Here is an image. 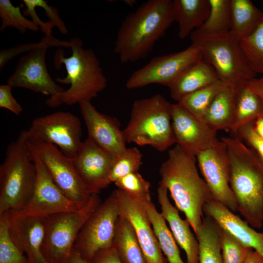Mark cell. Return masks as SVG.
Wrapping results in <instances>:
<instances>
[{
    "mask_svg": "<svg viewBox=\"0 0 263 263\" xmlns=\"http://www.w3.org/2000/svg\"><path fill=\"white\" fill-rule=\"evenodd\" d=\"M120 208L115 190L101 202L87 219L74 249L89 262L98 252L112 247Z\"/></svg>",
    "mask_w": 263,
    "mask_h": 263,
    "instance_id": "obj_11",
    "label": "cell"
},
{
    "mask_svg": "<svg viewBox=\"0 0 263 263\" xmlns=\"http://www.w3.org/2000/svg\"><path fill=\"white\" fill-rule=\"evenodd\" d=\"M227 85L218 80L185 96L177 103L193 116L203 121L206 111L215 96Z\"/></svg>",
    "mask_w": 263,
    "mask_h": 263,
    "instance_id": "obj_31",
    "label": "cell"
},
{
    "mask_svg": "<svg viewBox=\"0 0 263 263\" xmlns=\"http://www.w3.org/2000/svg\"><path fill=\"white\" fill-rule=\"evenodd\" d=\"M27 136L58 147L68 158L73 159L83 142L81 123L74 114L59 111L34 119Z\"/></svg>",
    "mask_w": 263,
    "mask_h": 263,
    "instance_id": "obj_12",
    "label": "cell"
},
{
    "mask_svg": "<svg viewBox=\"0 0 263 263\" xmlns=\"http://www.w3.org/2000/svg\"><path fill=\"white\" fill-rule=\"evenodd\" d=\"M142 155L137 148H126L115 158L110 175L111 183L129 174L138 172L142 164Z\"/></svg>",
    "mask_w": 263,
    "mask_h": 263,
    "instance_id": "obj_36",
    "label": "cell"
},
{
    "mask_svg": "<svg viewBox=\"0 0 263 263\" xmlns=\"http://www.w3.org/2000/svg\"><path fill=\"white\" fill-rule=\"evenodd\" d=\"M88 137L115 158L126 149L123 131L116 117L98 112L91 101L79 103Z\"/></svg>",
    "mask_w": 263,
    "mask_h": 263,
    "instance_id": "obj_19",
    "label": "cell"
},
{
    "mask_svg": "<svg viewBox=\"0 0 263 263\" xmlns=\"http://www.w3.org/2000/svg\"><path fill=\"white\" fill-rule=\"evenodd\" d=\"M248 85L254 92L263 98V76L248 81Z\"/></svg>",
    "mask_w": 263,
    "mask_h": 263,
    "instance_id": "obj_45",
    "label": "cell"
},
{
    "mask_svg": "<svg viewBox=\"0 0 263 263\" xmlns=\"http://www.w3.org/2000/svg\"><path fill=\"white\" fill-rule=\"evenodd\" d=\"M234 86L227 85L215 96L206 111L203 121L217 132H230L235 114Z\"/></svg>",
    "mask_w": 263,
    "mask_h": 263,
    "instance_id": "obj_26",
    "label": "cell"
},
{
    "mask_svg": "<svg viewBox=\"0 0 263 263\" xmlns=\"http://www.w3.org/2000/svg\"><path fill=\"white\" fill-rule=\"evenodd\" d=\"M30 154L36 167V186L29 201L21 210L17 211L24 215L45 217L82 209L84 206L68 199L55 183L42 162Z\"/></svg>",
    "mask_w": 263,
    "mask_h": 263,
    "instance_id": "obj_15",
    "label": "cell"
},
{
    "mask_svg": "<svg viewBox=\"0 0 263 263\" xmlns=\"http://www.w3.org/2000/svg\"><path fill=\"white\" fill-rule=\"evenodd\" d=\"M157 192L161 213L168 223L176 243L185 252L187 263H199V244L190 228V224L181 218L179 210L170 202L167 188L159 186Z\"/></svg>",
    "mask_w": 263,
    "mask_h": 263,
    "instance_id": "obj_22",
    "label": "cell"
},
{
    "mask_svg": "<svg viewBox=\"0 0 263 263\" xmlns=\"http://www.w3.org/2000/svg\"><path fill=\"white\" fill-rule=\"evenodd\" d=\"M12 88L8 84L0 86V108L8 109L15 114L19 115L23 110L12 94Z\"/></svg>",
    "mask_w": 263,
    "mask_h": 263,
    "instance_id": "obj_40",
    "label": "cell"
},
{
    "mask_svg": "<svg viewBox=\"0 0 263 263\" xmlns=\"http://www.w3.org/2000/svg\"><path fill=\"white\" fill-rule=\"evenodd\" d=\"M201 58L199 51L192 44L178 52L153 57L131 75L126 87L134 89L157 84L169 87L184 70Z\"/></svg>",
    "mask_w": 263,
    "mask_h": 263,
    "instance_id": "obj_13",
    "label": "cell"
},
{
    "mask_svg": "<svg viewBox=\"0 0 263 263\" xmlns=\"http://www.w3.org/2000/svg\"><path fill=\"white\" fill-rule=\"evenodd\" d=\"M220 80L213 67L202 58L184 70L168 87L177 102L185 96Z\"/></svg>",
    "mask_w": 263,
    "mask_h": 263,
    "instance_id": "obj_23",
    "label": "cell"
},
{
    "mask_svg": "<svg viewBox=\"0 0 263 263\" xmlns=\"http://www.w3.org/2000/svg\"><path fill=\"white\" fill-rule=\"evenodd\" d=\"M53 46L70 47V42L60 41L52 36L44 37L37 47L20 57L7 84L50 96L63 92L65 89L52 78L46 65L47 50Z\"/></svg>",
    "mask_w": 263,
    "mask_h": 263,
    "instance_id": "obj_10",
    "label": "cell"
},
{
    "mask_svg": "<svg viewBox=\"0 0 263 263\" xmlns=\"http://www.w3.org/2000/svg\"><path fill=\"white\" fill-rule=\"evenodd\" d=\"M70 42L71 56L65 57L63 50H59L54 56L56 67L58 68L63 64L67 72L64 78H57L56 81L70 84V87L46 100L45 104L50 108L91 101L107 86V79L93 50L83 48V42L79 38H71Z\"/></svg>",
    "mask_w": 263,
    "mask_h": 263,
    "instance_id": "obj_4",
    "label": "cell"
},
{
    "mask_svg": "<svg viewBox=\"0 0 263 263\" xmlns=\"http://www.w3.org/2000/svg\"><path fill=\"white\" fill-rule=\"evenodd\" d=\"M37 169L27 145L26 131L7 147L0 166V215L19 211L30 200L36 186Z\"/></svg>",
    "mask_w": 263,
    "mask_h": 263,
    "instance_id": "obj_6",
    "label": "cell"
},
{
    "mask_svg": "<svg viewBox=\"0 0 263 263\" xmlns=\"http://www.w3.org/2000/svg\"><path fill=\"white\" fill-rule=\"evenodd\" d=\"M101 201L93 193L82 209L50 215L44 218L42 253L49 263H68L81 228Z\"/></svg>",
    "mask_w": 263,
    "mask_h": 263,
    "instance_id": "obj_8",
    "label": "cell"
},
{
    "mask_svg": "<svg viewBox=\"0 0 263 263\" xmlns=\"http://www.w3.org/2000/svg\"><path fill=\"white\" fill-rule=\"evenodd\" d=\"M230 30L240 42L250 35L263 18V12L250 0H230Z\"/></svg>",
    "mask_w": 263,
    "mask_h": 263,
    "instance_id": "obj_27",
    "label": "cell"
},
{
    "mask_svg": "<svg viewBox=\"0 0 263 263\" xmlns=\"http://www.w3.org/2000/svg\"><path fill=\"white\" fill-rule=\"evenodd\" d=\"M118 189L141 200H151L150 184L138 172L131 173L116 182Z\"/></svg>",
    "mask_w": 263,
    "mask_h": 263,
    "instance_id": "obj_38",
    "label": "cell"
},
{
    "mask_svg": "<svg viewBox=\"0 0 263 263\" xmlns=\"http://www.w3.org/2000/svg\"><path fill=\"white\" fill-rule=\"evenodd\" d=\"M196 159L213 199L237 211V202L229 184L230 161L225 144L218 140L198 153Z\"/></svg>",
    "mask_w": 263,
    "mask_h": 263,
    "instance_id": "obj_14",
    "label": "cell"
},
{
    "mask_svg": "<svg viewBox=\"0 0 263 263\" xmlns=\"http://www.w3.org/2000/svg\"><path fill=\"white\" fill-rule=\"evenodd\" d=\"M0 263H29L11 236L5 213L0 215Z\"/></svg>",
    "mask_w": 263,
    "mask_h": 263,
    "instance_id": "obj_35",
    "label": "cell"
},
{
    "mask_svg": "<svg viewBox=\"0 0 263 263\" xmlns=\"http://www.w3.org/2000/svg\"><path fill=\"white\" fill-rule=\"evenodd\" d=\"M210 11L208 0H173V21L178 25V36L184 39L199 29L207 19Z\"/></svg>",
    "mask_w": 263,
    "mask_h": 263,
    "instance_id": "obj_24",
    "label": "cell"
},
{
    "mask_svg": "<svg viewBox=\"0 0 263 263\" xmlns=\"http://www.w3.org/2000/svg\"><path fill=\"white\" fill-rule=\"evenodd\" d=\"M235 114L230 132L235 134L240 127L263 118V98L254 92L248 81H242L234 86Z\"/></svg>",
    "mask_w": 263,
    "mask_h": 263,
    "instance_id": "obj_25",
    "label": "cell"
},
{
    "mask_svg": "<svg viewBox=\"0 0 263 263\" xmlns=\"http://www.w3.org/2000/svg\"><path fill=\"white\" fill-rule=\"evenodd\" d=\"M27 145L29 152L42 162L64 195L71 201L85 206L93 193L79 177L73 160L65 155L56 146L30 138L27 134Z\"/></svg>",
    "mask_w": 263,
    "mask_h": 263,
    "instance_id": "obj_9",
    "label": "cell"
},
{
    "mask_svg": "<svg viewBox=\"0 0 263 263\" xmlns=\"http://www.w3.org/2000/svg\"><path fill=\"white\" fill-rule=\"evenodd\" d=\"M38 45V43H26L1 50L0 52V70L3 69L6 64L16 56L24 52H29L37 47Z\"/></svg>",
    "mask_w": 263,
    "mask_h": 263,
    "instance_id": "obj_43",
    "label": "cell"
},
{
    "mask_svg": "<svg viewBox=\"0 0 263 263\" xmlns=\"http://www.w3.org/2000/svg\"><path fill=\"white\" fill-rule=\"evenodd\" d=\"M244 263H263V257L258 252L252 249L248 254Z\"/></svg>",
    "mask_w": 263,
    "mask_h": 263,
    "instance_id": "obj_46",
    "label": "cell"
},
{
    "mask_svg": "<svg viewBox=\"0 0 263 263\" xmlns=\"http://www.w3.org/2000/svg\"><path fill=\"white\" fill-rule=\"evenodd\" d=\"M172 0H149L129 14L117 33L114 52L123 63L146 57L173 21Z\"/></svg>",
    "mask_w": 263,
    "mask_h": 263,
    "instance_id": "obj_2",
    "label": "cell"
},
{
    "mask_svg": "<svg viewBox=\"0 0 263 263\" xmlns=\"http://www.w3.org/2000/svg\"><path fill=\"white\" fill-rule=\"evenodd\" d=\"M160 248L169 263H186L181 259L177 243L166 221L151 200H142Z\"/></svg>",
    "mask_w": 263,
    "mask_h": 263,
    "instance_id": "obj_30",
    "label": "cell"
},
{
    "mask_svg": "<svg viewBox=\"0 0 263 263\" xmlns=\"http://www.w3.org/2000/svg\"><path fill=\"white\" fill-rule=\"evenodd\" d=\"M171 104L160 94L135 100L129 121L123 130L126 143L149 146L160 152L176 144L171 123Z\"/></svg>",
    "mask_w": 263,
    "mask_h": 263,
    "instance_id": "obj_5",
    "label": "cell"
},
{
    "mask_svg": "<svg viewBox=\"0 0 263 263\" xmlns=\"http://www.w3.org/2000/svg\"><path fill=\"white\" fill-rule=\"evenodd\" d=\"M240 43L253 71L263 75V18L253 32Z\"/></svg>",
    "mask_w": 263,
    "mask_h": 263,
    "instance_id": "obj_34",
    "label": "cell"
},
{
    "mask_svg": "<svg viewBox=\"0 0 263 263\" xmlns=\"http://www.w3.org/2000/svg\"><path fill=\"white\" fill-rule=\"evenodd\" d=\"M191 44L199 51L202 58L215 71L219 78L235 86L242 81H250L257 74L251 68L240 43L230 32L206 35L198 30L189 36Z\"/></svg>",
    "mask_w": 263,
    "mask_h": 263,
    "instance_id": "obj_7",
    "label": "cell"
},
{
    "mask_svg": "<svg viewBox=\"0 0 263 263\" xmlns=\"http://www.w3.org/2000/svg\"><path fill=\"white\" fill-rule=\"evenodd\" d=\"M68 263H89V262L84 259L77 251L73 248Z\"/></svg>",
    "mask_w": 263,
    "mask_h": 263,
    "instance_id": "obj_47",
    "label": "cell"
},
{
    "mask_svg": "<svg viewBox=\"0 0 263 263\" xmlns=\"http://www.w3.org/2000/svg\"><path fill=\"white\" fill-rule=\"evenodd\" d=\"M204 212L243 244L263 257V232L254 229L246 221L215 200H212L205 204Z\"/></svg>",
    "mask_w": 263,
    "mask_h": 263,
    "instance_id": "obj_21",
    "label": "cell"
},
{
    "mask_svg": "<svg viewBox=\"0 0 263 263\" xmlns=\"http://www.w3.org/2000/svg\"><path fill=\"white\" fill-rule=\"evenodd\" d=\"M22 2L26 6V8L23 11L24 16H30L32 20L36 23L45 35V36H50L51 35L52 30L55 27L54 25L51 22H43L37 15L36 12L37 7L34 4L33 0H23Z\"/></svg>",
    "mask_w": 263,
    "mask_h": 263,
    "instance_id": "obj_41",
    "label": "cell"
},
{
    "mask_svg": "<svg viewBox=\"0 0 263 263\" xmlns=\"http://www.w3.org/2000/svg\"><path fill=\"white\" fill-rule=\"evenodd\" d=\"M220 238L223 263H244L252 249L243 244L220 227Z\"/></svg>",
    "mask_w": 263,
    "mask_h": 263,
    "instance_id": "obj_37",
    "label": "cell"
},
{
    "mask_svg": "<svg viewBox=\"0 0 263 263\" xmlns=\"http://www.w3.org/2000/svg\"><path fill=\"white\" fill-rule=\"evenodd\" d=\"M230 161L229 184L237 211L252 227L263 225V165L238 137H223Z\"/></svg>",
    "mask_w": 263,
    "mask_h": 263,
    "instance_id": "obj_3",
    "label": "cell"
},
{
    "mask_svg": "<svg viewBox=\"0 0 263 263\" xmlns=\"http://www.w3.org/2000/svg\"><path fill=\"white\" fill-rule=\"evenodd\" d=\"M120 215L132 226L147 263H167L147 215L142 200L119 189L115 190Z\"/></svg>",
    "mask_w": 263,
    "mask_h": 263,
    "instance_id": "obj_16",
    "label": "cell"
},
{
    "mask_svg": "<svg viewBox=\"0 0 263 263\" xmlns=\"http://www.w3.org/2000/svg\"><path fill=\"white\" fill-rule=\"evenodd\" d=\"M124 2L131 7H132L136 3V1L135 0H124Z\"/></svg>",
    "mask_w": 263,
    "mask_h": 263,
    "instance_id": "obj_49",
    "label": "cell"
},
{
    "mask_svg": "<svg viewBox=\"0 0 263 263\" xmlns=\"http://www.w3.org/2000/svg\"><path fill=\"white\" fill-rule=\"evenodd\" d=\"M6 213L10 234L13 241L25 254L29 263H49L42 247L45 236L44 217L24 215L14 210Z\"/></svg>",
    "mask_w": 263,
    "mask_h": 263,
    "instance_id": "obj_20",
    "label": "cell"
},
{
    "mask_svg": "<svg viewBox=\"0 0 263 263\" xmlns=\"http://www.w3.org/2000/svg\"><path fill=\"white\" fill-rule=\"evenodd\" d=\"M112 246L123 263H147L132 226L121 215L116 224Z\"/></svg>",
    "mask_w": 263,
    "mask_h": 263,
    "instance_id": "obj_28",
    "label": "cell"
},
{
    "mask_svg": "<svg viewBox=\"0 0 263 263\" xmlns=\"http://www.w3.org/2000/svg\"><path fill=\"white\" fill-rule=\"evenodd\" d=\"M195 234L199 244V263H223L217 223L209 216L204 217Z\"/></svg>",
    "mask_w": 263,
    "mask_h": 263,
    "instance_id": "obj_29",
    "label": "cell"
},
{
    "mask_svg": "<svg viewBox=\"0 0 263 263\" xmlns=\"http://www.w3.org/2000/svg\"><path fill=\"white\" fill-rule=\"evenodd\" d=\"M195 160L176 144L169 150L167 159L161 165L159 183V186L169 192L176 207L184 213L194 233L203 222L204 206L213 200L198 173Z\"/></svg>",
    "mask_w": 263,
    "mask_h": 263,
    "instance_id": "obj_1",
    "label": "cell"
},
{
    "mask_svg": "<svg viewBox=\"0 0 263 263\" xmlns=\"http://www.w3.org/2000/svg\"><path fill=\"white\" fill-rule=\"evenodd\" d=\"M234 136L238 137L249 148L263 165V139L255 132L254 122L240 127Z\"/></svg>",
    "mask_w": 263,
    "mask_h": 263,
    "instance_id": "obj_39",
    "label": "cell"
},
{
    "mask_svg": "<svg viewBox=\"0 0 263 263\" xmlns=\"http://www.w3.org/2000/svg\"><path fill=\"white\" fill-rule=\"evenodd\" d=\"M89 263H123L113 246L97 253Z\"/></svg>",
    "mask_w": 263,
    "mask_h": 263,
    "instance_id": "obj_44",
    "label": "cell"
},
{
    "mask_svg": "<svg viewBox=\"0 0 263 263\" xmlns=\"http://www.w3.org/2000/svg\"><path fill=\"white\" fill-rule=\"evenodd\" d=\"M171 115L176 144L190 156L196 158L198 153L212 146L218 140L217 132L178 103L171 104Z\"/></svg>",
    "mask_w": 263,
    "mask_h": 263,
    "instance_id": "obj_18",
    "label": "cell"
},
{
    "mask_svg": "<svg viewBox=\"0 0 263 263\" xmlns=\"http://www.w3.org/2000/svg\"><path fill=\"white\" fill-rule=\"evenodd\" d=\"M20 6H14L10 0H0V17L1 24L0 31L12 27L18 30L21 34L27 30L36 32L39 27L32 20L25 18L21 13Z\"/></svg>",
    "mask_w": 263,
    "mask_h": 263,
    "instance_id": "obj_33",
    "label": "cell"
},
{
    "mask_svg": "<svg viewBox=\"0 0 263 263\" xmlns=\"http://www.w3.org/2000/svg\"><path fill=\"white\" fill-rule=\"evenodd\" d=\"M208 0L210 11L208 17L197 30L206 35H217L230 31V0Z\"/></svg>",
    "mask_w": 263,
    "mask_h": 263,
    "instance_id": "obj_32",
    "label": "cell"
},
{
    "mask_svg": "<svg viewBox=\"0 0 263 263\" xmlns=\"http://www.w3.org/2000/svg\"><path fill=\"white\" fill-rule=\"evenodd\" d=\"M114 159L88 137L73 161L83 183L93 193L98 194L111 183L110 175Z\"/></svg>",
    "mask_w": 263,
    "mask_h": 263,
    "instance_id": "obj_17",
    "label": "cell"
},
{
    "mask_svg": "<svg viewBox=\"0 0 263 263\" xmlns=\"http://www.w3.org/2000/svg\"><path fill=\"white\" fill-rule=\"evenodd\" d=\"M36 7L43 8L47 16L55 26L56 27L62 34L65 35L68 33V30L65 24L60 19L58 14V10L56 8L48 4V2L44 0H33Z\"/></svg>",
    "mask_w": 263,
    "mask_h": 263,
    "instance_id": "obj_42",
    "label": "cell"
},
{
    "mask_svg": "<svg viewBox=\"0 0 263 263\" xmlns=\"http://www.w3.org/2000/svg\"><path fill=\"white\" fill-rule=\"evenodd\" d=\"M254 129L257 134L263 139V118H258L255 120Z\"/></svg>",
    "mask_w": 263,
    "mask_h": 263,
    "instance_id": "obj_48",
    "label": "cell"
}]
</instances>
